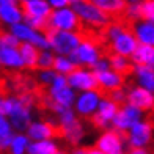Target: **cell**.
Here are the masks:
<instances>
[{
    "instance_id": "1",
    "label": "cell",
    "mask_w": 154,
    "mask_h": 154,
    "mask_svg": "<svg viewBox=\"0 0 154 154\" xmlns=\"http://www.w3.org/2000/svg\"><path fill=\"white\" fill-rule=\"evenodd\" d=\"M69 6L75 13V16L79 17L80 24L91 27V29L101 30L112 20L106 13H102L99 8H96L90 0H72Z\"/></svg>"
},
{
    "instance_id": "2",
    "label": "cell",
    "mask_w": 154,
    "mask_h": 154,
    "mask_svg": "<svg viewBox=\"0 0 154 154\" xmlns=\"http://www.w3.org/2000/svg\"><path fill=\"white\" fill-rule=\"evenodd\" d=\"M44 33L49 41V49L54 52V55H65V57H69L75 51L83 36L80 32L46 30Z\"/></svg>"
},
{
    "instance_id": "3",
    "label": "cell",
    "mask_w": 154,
    "mask_h": 154,
    "mask_svg": "<svg viewBox=\"0 0 154 154\" xmlns=\"http://www.w3.org/2000/svg\"><path fill=\"white\" fill-rule=\"evenodd\" d=\"M101 57H102V51L99 47V43L90 36H82L80 44L69 55L71 61L77 68L80 66V68H88V69H91L93 65Z\"/></svg>"
},
{
    "instance_id": "4",
    "label": "cell",
    "mask_w": 154,
    "mask_h": 154,
    "mask_svg": "<svg viewBox=\"0 0 154 154\" xmlns=\"http://www.w3.org/2000/svg\"><path fill=\"white\" fill-rule=\"evenodd\" d=\"M82 24L71 6L60 10H52L47 17V30H60V32H80Z\"/></svg>"
},
{
    "instance_id": "5",
    "label": "cell",
    "mask_w": 154,
    "mask_h": 154,
    "mask_svg": "<svg viewBox=\"0 0 154 154\" xmlns=\"http://www.w3.org/2000/svg\"><path fill=\"white\" fill-rule=\"evenodd\" d=\"M124 140L131 146V149H148L152 142V123L145 118L132 124L124 134Z\"/></svg>"
},
{
    "instance_id": "6",
    "label": "cell",
    "mask_w": 154,
    "mask_h": 154,
    "mask_svg": "<svg viewBox=\"0 0 154 154\" xmlns=\"http://www.w3.org/2000/svg\"><path fill=\"white\" fill-rule=\"evenodd\" d=\"M10 33L19 41V43L32 44V46L36 47L38 51H51V49H49V41L46 38V33L33 30V29H30L29 25H25L24 22L11 25L10 27Z\"/></svg>"
},
{
    "instance_id": "7",
    "label": "cell",
    "mask_w": 154,
    "mask_h": 154,
    "mask_svg": "<svg viewBox=\"0 0 154 154\" xmlns=\"http://www.w3.org/2000/svg\"><path fill=\"white\" fill-rule=\"evenodd\" d=\"M102 99L101 90H90L75 94V101L72 104V110L80 118H91Z\"/></svg>"
},
{
    "instance_id": "8",
    "label": "cell",
    "mask_w": 154,
    "mask_h": 154,
    "mask_svg": "<svg viewBox=\"0 0 154 154\" xmlns=\"http://www.w3.org/2000/svg\"><path fill=\"white\" fill-rule=\"evenodd\" d=\"M96 149L104 154H126V140L123 134H118L113 129H106L97 137Z\"/></svg>"
},
{
    "instance_id": "9",
    "label": "cell",
    "mask_w": 154,
    "mask_h": 154,
    "mask_svg": "<svg viewBox=\"0 0 154 154\" xmlns=\"http://www.w3.org/2000/svg\"><path fill=\"white\" fill-rule=\"evenodd\" d=\"M6 118L10 120L14 132H25L33 121V109L24 106L17 96H13V107Z\"/></svg>"
},
{
    "instance_id": "10",
    "label": "cell",
    "mask_w": 154,
    "mask_h": 154,
    "mask_svg": "<svg viewBox=\"0 0 154 154\" xmlns=\"http://www.w3.org/2000/svg\"><path fill=\"white\" fill-rule=\"evenodd\" d=\"M66 82L75 93L90 91V90H97L96 75L91 69L88 68H75L71 74L66 75Z\"/></svg>"
},
{
    "instance_id": "11",
    "label": "cell",
    "mask_w": 154,
    "mask_h": 154,
    "mask_svg": "<svg viewBox=\"0 0 154 154\" xmlns=\"http://www.w3.org/2000/svg\"><path fill=\"white\" fill-rule=\"evenodd\" d=\"M118 109L120 106H116L113 101H110L107 96H102V99L97 106L94 115L90 118L93 123V126L99 131H106V129H110V124H112V120L113 116L116 115Z\"/></svg>"
},
{
    "instance_id": "12",
    "label": "cell",
    "mask_w": 154,
    "mask_h": 154,
    "mask_svg": "<svg viewBox=\"0 0 154 154\" xmlns=\"http://www.w3.org/2000/svg\"><path fill=\"white\" fill-rule=\"evenodd\" d=\"M24 134L30 142H43V140H54L58 134V128L54 123L44 120H33Z\"/></svg>"
},
{
    "instance_id": "13",
    "label": "cell",
    "mask_w": 154,
    "mask_h": 154,
    "mask_svg": "<svg viewBox=\"0 0 154 154\" xmlns=\"http://www.w3.org/2000/svg\"><path fill=\"white\" fill-rule=\"evenodd\" d=\"M126 102L146 113V112H151L154 109V93L137 85L131 87L126 91Z\"/></svg>"
},
{
    "instance_id": "14",
    "label": "cell",
    "mask_w": 154,
    "mask_h": 154,
    "mask_svg": "<svg viewBox=\"0 0 154 154\" xmlns=\"http://www.w3.org/2000/svg\"><path fill=\"white\" fill-rule=\"evenodd\" d=\"M137 46H138L137 39H135V36L132 35V32H131L129 29L124 30L120 36L115 38V39L110 43L112 54L121 55V57H126V58H129L131 55L134 54V51L137 49Z\"/></svg>"
},
{
    "instance_id": "15",
    "label": "cell",
    "mask_w": 154,
    "mask_h": 154,
    "mask_svg": "<svg viewBox=\"0 0 154 154\" xmlns=\"http://www.w3.org/2000/svg\"><path fill=\"white\" fill-rule=\"evenodd\" d=\"M96 82H97V90H102L106 93H110L113 90H118V88H123L124 85V80L126 77L118 74L112 69H107L104 72H96Z\"/></svg>"
},
{
    "instance_id": "16",
    "label": "cell",
    "mask_w": 154,
    "mask_h": 154,
    "mask_svg": "<svg viewBox=\"0 0 154 154\" xmlns=\"http://www.w3.org/2000/svg\"><path fill=\"white\" fill-rule=\"evenodd\" d=\"M0 68L10 69V71L24 69V63L17 47H0Z\"/></svg>"
},
{
    "instance_id": "17",
    "label": "cell",
    "mask_w": 154,
    "mask_h": 154,
    "mask_svg": "<svg viewBox=\"0 0 154 154\" xmlns=\"http://www.w3.org/2000/svg\"><path fill=\"white\" fill-rule=\"evenodd\" d=\"M19 6L22 10L24 16L38 17V19H44V20H47L49 14L52 11V8L49 6L46 0H27V2L20 3Z\"/></svg>"
},
{
    "instance_id": "18",
    "label": "cell",
    "mask_w": 154,
    "mask_h": 154,
    "mask_svg": "<svg viewBox=\"0 0 154 154\" xmlns=\"http://www.w3.org/2000/svg\"><path fill=\"white\" fill-rule=\"evenodd\" d=\"M131 74L134 75L137 82V87H142L148 91L154 93V68L142 66V65H132Z\"/></svg>"
},
{
    "instance_id": "19",
    "label": "cell",
    "mask_w": 154,
    "mask_h": 154,
    "mask_svg": "<svg viewBox=\"0 0 154 154\" xmlns=\"http://www.w3.org/2000/svg\"><path fill=\"white\" fill-rule=\"evenodd\" d=\"M132 35L135 36L138 44L154 46V22L148 20H140L132 25Z\"/></svg>"
},
{
    "instance_id": "20",
    "label": "cell",
    "mask_w": 154,
    "mask_h": 154,
    "mask_svg": "<svg viewBox=\"0 0 154 154\" xmlns=\"http://www.w3.org/2000/svg\"><path fill=\"white\" fill-rule=\"evenodd\" d=\"M75 94L77 93L69 85L61 87L58 90H47V96L51 99V102L61 107H72V104L75 101Z\"/></svg>"
},
{
    "instance_id": "21",
    "label": "cell",
    "mask_w": 154,
    "mask_h": 154,
    "mask_svg": "<svg viewBox=\"0 0 154 154\" xmlns=\"http://www.w3.org/2000/svg\"><path fill=\"white\" fill-rule=\"evenodd\" d=\"M60 131H61V137L72 146H77L85 137V129H83V124L80 120L68 124L65 128H60Z\"/></svg>"
},
{
    "instance_id": "22",
    "label": "cell",
    "mask_w": 154,
    "mask_h": 154,
    "mask_svg": "<svg viewBox=\"0 0 154 154\" xmlns=\"http://www.w3.org/2000/svg\"><path fill=\"white\" fill-rule=\"evenodd\" d=\"M132 65H142V66H154V46L138 44L134 54L129 57Z\"/></svg>"
},
{
    "instance_id": "23",
    "label": "cell",
    "mask_w": 154,
    "mask_h": 154,
    "mask_svg": "<svg viewBox=\"0 0 154 154\" xmlns=\"http://www.w3.org/2000/svg\"><path fill=\"white\" fill-rule=\"evenodd\" d=\"M24 13L19 5H0V22L5 25H16L22 22Z\"/></svg>"
},
{
    "instance_id": "24",
    "label": "cell",
    "mask_w": 154,
    "mask_h": 154,
    "mask_svg": "<svg viewBox=\"0 0 154 154\" xmlns=\"http://www.w3.org/2000/svg\"><path fill=\"white\" fill-rule=\"evenodd\" d=\"M96 8H99L102 13H106L109 17L121 16L126 8L124 0H90Z\"/></svg>"
},
{
    "instance_id": "25",
    "label": "cell",
    "mask_w": 154,
    "mask_h": 154,
    "mask_svg": "<svg viewBox=\"0 0 154 154\" xmlns=\"http://www.w3.org/2000/svg\"><path fill=\"white\" fill-rule=\"evenodd\" d=\"M17 49H19L20 58H22L24 68H27V69H36L38 55H39L38 49L35 46H32V44H25V43H20Z\"/></svg>"
},
{
    "instance_id": "26",
    "label": "cell",
    "mask_w": 154,
    "mask_h": 154,
    "mask_svg": "<svg viewBox=\"0 0 154 154\" xmlns=\"http://www.w3.org/2000/svg\"><path fill=\"white\" fill-rule=\"evenodd\" d=\"M60 148L57 140H43V142H30L27 154H55Z\"/></svg>"
},
{
    "instance_id": "27",
    "label": "cell",
    "mask_w": 154,
    "mask_h": 154,
    "mask_svg": "<svg viewBox=\"0 0 154 154\" xmlns=\"http://www.w3.org/2000/svg\"><path fill=\"white\" fill-rule=\"evenodd\" d=\"M29 145H30V140L24 132H14L6 152L8 154H27Z\"/></svg>"
},
{
    "instance_id": "28",
    "label": "cell",
    "mask_w": 154,
    "mask_h": 154,
    "mask_svg": "<svg viewBox=\"0 0 154 154\" xmlns=\"http://www.w3.org/2000/svg\"><path fill=\"white\" fill-rule=\"evenodd\" d=\"M109 58V65H110V69L112 71H115L118 74H121V75H128L131 74L132 71V63L129 58H126V57H121V55H115V54H112Z\"/></svg>"
},
{
    "instance_id": "29",
    "label": "cell",
    "mask_w": 154,
    "mask_h": 154,
    "mask_svg": "<svg viewBox=\"0 0 154 154\" xmlns=\"http://www.w3.org/2000/svg\"><path fill=\"white\" fill-rule=\"evenodd\" d=\"M13 135H14V131H13V126H11L10 120L6 116L0 115V151L8 149Z\"/></svg>"
},
{
    "instance_id": "30",
    "label": "cell",
    "mask_w": 154,
    "mask_h": 154,
    "mask_svg": "<svg viewBox=\"0 0 154 154\" xmlns=\"http://www.w3.org/2000/svg\"><path fill=\"white\" fill-rule=\"evenodd\" d=\"M77 66L71 61L69 57H65V55H55L54 58V65H52V69L55 74H60V75H68L71 74Z\"/></svg>"
},
{
    "instance_id": "31",
    "label": "cell",
    "mask_w": 154,
    "mask_h": 154,
    "mask_svg": "<svg viewBox=\"0 0 154 154\" xmlns=\"http://www.w3.org/2000/svg\"><path fill=\"white\" fill-rule=\"evenodd\" d=\"M102 30H104V38H106L109 43H112V41L120 36L124 30H128V25L124 22H121V20H110Z\"/></svg>"
},
{
    "instance_id": "32",
    "label": "cell",
    "mask_w": 154,
    "mask_h": 154,
    "mask_svg": "<svg viewBox=\"0 0 154 154\" xmlns=\"http://www.w3.org/2000/svg\"><path fill=\"white\" fill-rule=\"evenodd\" d=\"M120 110H121V113L128 118V121L131 124H135V123H138V121H142V120L146 118L145 112H142L140 109H137L134 106H131V104H128V102H124L123 106H120Z\"/></svg>"
},
{
    "instance_id": "33",
    "label": "cell",
    "mask_w": 154,
    "mask_h": 154,
    "mask_svg": "<svg viewBox=\"0 0 154 154\" xmlns=\"http://www.w3.org/2000/svg\"><path fill=\"white\" fill-rule=\"evenodd\" d=\"M54 58H55V55H54L52 51H39L36 68L39 69V71H41V69H52Z\"/></svg>"
},
{
    "instance_id": "34",
    "label": "cell",
    "mask_w": 154,
    "mask_h": 154,
    "mask_svg": "<svg viewBox=\"0 0 154 154\" xmlns=\"http://www.w3.org/2000/svg\"><path fill=\"white\" fill-rule=\"evenodd\" d=\"M138 5H140V17H142V20L154 22V2L152 0H143Z\"/></svg>"
},
{
    "instance_id": "35",
    "label": "cell",
    "mask_w": 154,
    "mask_h": 154,
    "mask_svg": "<svg viewBox=\"0 0 154 154\" xmlns=\"http://www.w3.org/2000/svg\"><path fill=\"white\" fill-rule=\"evenodd\" d=\"M123 16L128 19V20H132V22H138L140 19V5L138 3H126V8L123 11Z\"/></svg>"
},
{
    "instance_id": "36",
    "label": "cell",
    "mask_w": 154,
    "mask_h": 154,
    "mask_svg": "<svg viewBox=\"0 0 154 154\" xmlns=\"http://www.w3.org/2000/svg\"><path fill=\"white\" fill-rule=\"evenodd\" d=\"M22 22H24L25 25H29L30 29L36 30V32H46V30H47V20H44V19H38V17L24 16Z\"/></svg>"
},
{
    "instance_id": "37",
    "label": "cell",
    "mask_w": 154,
    "mask_h": 154,
    "mask_svg": "<svg viewBox=\"0 0 154 154\" xmlns=\"http://www.w3.org/2000/svg\"><path fill=\"white\" fill-rule=\"evenodd\" d=\"M19 41L10 32H0V47H19Z\"/></svg>"
},
{
    "instance_id": "38",
    "label": "cell",
    "mask_w": 154,
    "mask_h": 154,
    "mask_svg": "<svg viewBox=\"0 0 154 154\" xmlns=\"http://www.w3.org/2000/svg\"><path fill=\"white\" fill-rule=\"evenodd\" d=\"M13 107V96H3L0 94V115L8 116Z\"/></svg>"
},
{
    "instance_id": "39",
    "label": "cell",
    "mask_w": 154,
    "mask_h": 154,
    "mask_svg": "<svg viewBox=\"0 0 154 154\" xmlns=\"http://www.w3.org/2000/svg\"><path fill=\"white\" fill-rule=\"evenodd\" d=\"M109 99L113 101L116 106H123L126 102V90L124 88H118V90H113V91L109 93Z\"/></svg>"
},
{
    "instance_id": "40",
    "label": "cell",
    "mask_w": 154,
    "mask_h": 154,
    "mask_svg": "<svg viewBox=\"0 0 154 154\" xmlns=\"http://www.w3.org/2000/svg\"><path fill=\"white\" fill-rule=\"evenodd\" d=\"M55 75L57 74L54 72V69H41V71L38 72V82L43 83V85H46V87H49Z\"/></svg>"
},
{
    "instance_id": "41",
    "label": "cell",
    "mask_w": 154,
    "mask_h": 154,
    "mask_svg": "<svg viewBox=\"0 0 154 154\" xmlns=\"http://www.w3.org/2000/svg\"><path fill=\"white\" fill-rule=\"evenodd\" d=\"M107 69H110V65H109V58L107 57H102L97 60L94 65H93V68H91V71L96 74V72H104V71H107Z\"/></svg>"
},
{
    "instance_id": "42",
    "label": "cell",
    "mask_w": 154,
    "mask_h": 154,
    "mask_svg": "<svg viewBox=\"0 0 154 154\" xmlns=\"http://www.w3.org/2000/svg\"><path fill=\"white\" fill-rule=\"evenodd\" d=\"M52 10H60V8H66L71 5V0H46Z\"/></svg>"
},
{
    "instance_id": "43",
    "label": "cell",
    "mask_w": 154,
    "mask_h": 154,
    "mask_svg": "<svg viewBox=\"0 0 154 154\" xmlns=\"http://www.w3.org/2000/svg\"><path fill=\"white\" fill-rule=\"evenodd\" d=\"M68 154H87V148H83V146H74L72 151Z\"/></svg>"
},
{
    "instance_id": "44",
    "label": "cell",
    "mask_w": 154,
    "mask_h": 154,
    "mask_svg": "<svg viewBox=\"0 0 154 154\" xmlns=\"http://www.w3.org/2000/svg\"><path fill=\"white\" fill-rule=\"evenodd\" d=\"M126 154H149L148 149H129Z\"/></svg>"
},
{
    "instance_id": "45",
    "label": "cell",
    "mask_w": 154,
    "mask_h": 154,
    "mask_svg": "<svg viewBox=\"0 0 154 154\" xmlns=\"http://www.w3.org/2000/svg\"><path fill=\"white\" fill-rule=\"evenodd\" d=\"M87 154H104V152H101L99 149H96L93 146V148H87Z\"/></svg>"
},
{
    "instance_id": "46",
    "label": "cell",
    "mask_w": 154,
    "mask_h": 154,
    "mask_svg": "<svg viewBox=\"0 0 154 154\" xmlns=\"http://www.w3.org/2000/svg\"><path fill=\"white\" fill-rule=\"evenodd\" d=\"M126 3H140V2H143V0H124Z\"/></svg>"
},
{
    "instance_id": "47",
    "label": "cell",
    "mask_w": 154,
    "mask_h": 154,
    "mask_svg": "<svg viewBox=\"0 0 154 154\" xmlns=\"http://www.w3.org/2000/svg\"><path fill=\"white\" fill-rule=\"evenodd\" d=\"M55 154H68V152H66L65 149H58V151H57V152H55Z\"/></svg>"
},
{
    "instance_id": "48",
    "label": "cell",
    "mask_w": 154,
    "mask_h": 154,
    "mask_svg": "<svg viewBox=\"0 0 154 154\" xmlns=\"http://www.w3.org/2000/svg\"><path fill=\"white\" fill-rule=\"evenodd\" d=\"M24 2H27V0H17V3H24Z\"/></svg>"
},
{
    "instance_id": "49",
    "label": "cell",
    "mask_w": 154,
    "mask_h": 154,
    "mask_svg": "<svg viewBox=\"0 0 154 154\" xmlns=\"http://www.w3.org/2000/svg\"><path fill=\"white\" fill-rule=\"evenodd\" d=\"M0 69H2V68H0Z\"/></svg>"
}]
</instances>
